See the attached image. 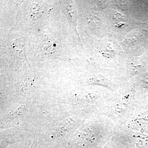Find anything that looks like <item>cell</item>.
Instances as JSON below:
<instances>
[{
  "label": "cell",
  "mask_w": 148,
  "mask_h": 148,
  "mask_svg": "<svg viewBox=\"0 0 148 148\" xmlns=\"http://www.w3.org/2000/svg\"><path fill=\"white\" fill-rule=\"evenodd\" d=\"M32 81L29 80L24 81L21 85V90L22 92L24 93H29L30 91V89H31L32 87Z\"/></svg>",
  "instance_id": "6da1fadb"
},
{
  "label": "cell",
  "mask_w": 148,
  "mask_h": 148,
  "mask_svg": "<svg viewBox=\"0 0 148 148\" xmlns=\"http://www.w3.org/2000/svg\"><path fill=\"white\" fill-rule=\"evenodd\" d=\"M104 148H116L112 142L106 144Z\"/></svg>",
  "instance_id": "7a4b0ae2"
},
{
  "label": "cell",
  "mask_w": 148,
  "mask_h": 148,
  "mask_svg": "<svg viewBox=\"0 0 148 148\" xmlns=\"http://www.w3.org/2000/svg\"><path fill=\"white\" fill-rule=\"evenodd\" d=\"M38 144L36 141H34L32 142V144L29 148H37Z\"/></svg>",
  "instance_id": "3957f363"
}]
</instances>
